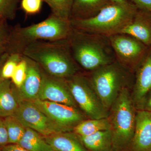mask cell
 <instances>
[{
    "instance_id": "6da1fadb",
    "label": "cell",
    "mask_w": 151,
    "mask_h": 151,
    "mask_svg": "<svg viewBox=\"0 0 151 151\" xmlns=\"http://www.w3.org/2000/svg\"><path fill=\"white\" fill-rule=\"evenodd\" d=\"M22 55L37 63L49 75L68 79L80 72L70 51L68 38L37 41L28 45Z\"/></svg>"
},
{
    "instance_id": "7a4b0ae2",
    "label": "cell",
    "mask_w": 151,
    "mask_h": 151,
    "mask_svg": "<svg viewBox=\"0 0 151 151\" xmlns=\"http://www.w3.org/2000/svg\"><path fill=\"white\" fill-rule=\"evenodd\" d=\"M68 40L76 62L87 72L116 60L108 37L81 32L73 28Z\"/></svg>"
},
{
    "instance_id": "3957f363",
    "label": "cell",
    "mask_w": 151,
    "mask_h": 151,
    "mask_svg": "<svg viewBox=\"0 0 151 151\" xmlns=\"http://www.w3.org/2000/svg\"><path fill=\"white\" fill-rule=\"evenodd\" d=\"M73 28L70 20L51 14L43 21L26 27L10 29L6 52L21 55L29 45L37 41H55L68 38Z\"/></svg>"
},
{
    "instance_id": "277c9868",
    "label": "cell",
    "mask_w": 151,
    "mask_h": 151,
    "mask_svg": "<svg viewBox=\"0 0 151 151\" xmlns=\"http://www.w3.org/2000/svg\"><path fill=\"white\" fill-rule=\"evenodd\" d=\"M138 9L131 1L125 4L111 3L93 17L73 19L70 22L76 30L109 37L122 32L132 21Z\"/></svg>"
},
{
    "instance_id": "5b68a950",
    "label": "cell",
    "mask_w": 151,
    "mask_h": 151,
    "mask_svg": "<svg viewBox=\"0 0 151 151\" xmlns=\"http://www.w3.org/2000/svg\"><path fill=\"white\" fill-rule=\"evenodd\" d=\"M130 88L120 93L109 110L108 118L112 136L113 151H128L136 127L137 111Z\"/></svg>"
},
{
    "instance_id": "8992f818",
    "label": "cell",
    "mask_w": 151,
    "mask_h": 151,
    "mask_svg": "<svg viewBox=\"0 0 151 151\" xmlns=\"http://www.w3.org/2000/svg\"><path fill=\"white\" fill-rule=\"evenodd\" d=\"M88 73L96 93L109 111L122 90L132 89L134 81V73L116 60Z\"/></svg>"
},
{
    "instance_id": "52a82bcc",
    "label": "cell",
    "mask_w": 151,
    "mask_h": 151,
    "mask_svg": "<svg viewBox=\"0 0 151 151\" xmlns=\"http://www.w3.org/2000/svg\"><path fill=\"white\" fill-rule=\"evenodd\" d=\"M66 80L76 103L88 119L108 118L109 111L103 105L87 74L80 72Z\"/></svg>"
},
{
    "instance_id": "ba28073f",
    "label": "cell",
    "mask_w": 151,
    "mask_h": 151,
    "mask_svg": "<svg viewBox=\"0 0 151 151\" xmlns=\"http://www.w3.org/2000/svg\"><path fill=\"white\" fill-rule=\"evenodd\" d=\"M116 60L134 73L150 47L129 35L119 33L109 37Z\"/></svg>"
},
{
    "instance_id": "9c48e42d",
    "label": "cell",
    "mask_w": 151,
    "mask_h": 151,
    "mask_svg": "<svg viewBox=\"0 0 151 151\" xmlns=\"http://www.w3.org/2000/svg\"><path fill=\"white\" fill-rule=\"evenodd\" d=\"M13 116L25 127L36 131L43 137L66 132L31 101H21L17 110Z\"/></svg>"
},
{
    "instance_id": "30bf717a",
    "label": "cell",
    "mask_w": 151,
    "mask_h": 151,
    "mask_svg": "<svg viewBox=\"0 0 151 151\" xmlns=\"http://www.w3.org/2000/svg\"><path fill=\"white\" fill-rule=\"evenodd\" d=\"M32 102L66 132H72L80 122L88 119L81 110L73 106L37 99Z\"/></svg>"
},
{
    "instance_id": "8fae6325",
    "label": "cell",
    "mask_w": 151,
    "mask_h": 151,
    "mask_svg": "<svg viewBox=\"0 0 151 151\" xmlns=\"http://www.w3.org/2000/svg\"><path fill=\"white\" fill-rule=\"evenodd\" d=\"M37 99L78 107L66 79L49 75L43 70L41 86Z\"/></svg>"
},
{
    "instance_id": "7c38bea8",
    "label": "cell",
    "mask_w": 151,
    "mask_h": 151,
    "mask_svg": "<svg viewBox=\"0 0 151 151\" xmlns=\"http://www.w3.org/2000/svg\"><path fill=\"white\" fill-rule=\"evenodd\" d=\"M151 89V47L134 72L131 96L137 110H141L143 100Z\"/></svg>"
},
{
    "instance_id": "4fadbf2b",
    "label": "cell",
    "mask_w": 151,
    "mask_h": 151,
    "mask_svg": "<svg viewBox=\"0 0 151 151\" xmlns=\"http://www.w3.org/2000/svg\"><path fill=\"white\" fill-rule=\"evenodd\" d=\"M24 57L27 64L25 79L21 87L18 88L15 86V88L21 101H32L37 99L42 81V70L37 63Z\"/></svg>"
},
{
    "instance_id": "5bb4252c",
    "label": "cell",
    "mask_w": 151,
    "mask_h": 151,
    "mask_svg": "<svg viewBox=\"0 0 151 151\" xmlns=\"http://www.w3.org/2000/svg\"><path fill=\"white\" fill-rule=\"evenodd\" d=\"M128 151H151V113L137 110L134 137Z\"/></svg>"
},
{
    "instance_id": "9a60e30c",
    "label": "cell",
    "mask_w": 151,
    "mask_h": 151,
    "mask_svg": "<svg viewBox=\"0 0 151 151\" xmlns=\"http://www.w3.org/2000/svg\"><path fill=\"white\" fill-rule=\"evenodd\" d=\"M120 33L129 35L151 47V13L138 9L132 21Z\"/></svg>"
},
{
    "instance_id": "2e32d148",
    "label": "cell",
    "mask_w": 151,
    "mask_h": 151,
    "mask_svg": "<svg viewBox=\"0 0 151 151\" xmlns=\"http://www.w3.org/2000/svg\"><path fill=\"white\" fill-rule=\"evenodd\" d=\"M53 150L59 151H89L73 132H61L43 137Z\"/></svg>"
},
{
    "instance_id": "e0dca14e",
    "label": "cell",
    "mask_w": 151,
    "mask_h": 151,
    "mask_svg": "<svg viewBox=\"0 0 151 151\" xmlns=\"http://www.w3.org/2000/svg\"><path fill=\"white\" fill-rule=\"evenodd\" d=\"M20 102L12 81L3 78L0 82V117L14 115Z\"/></svg>"
},
{
    "instance_id": "ac0fdd59",
    "label": "cell",
    "mask_w": 151,
    "mask_h": 151,
    "mask_svg": "<svg viewBox=\"0 0 151 151\" xmlns=\"http://www.w3.org/2000/svg\"><path fill=\"white\" fill-rule=\"evenodd\" d=\"M110 3L108 0H73L70 20L93 17Z\"/></svg>"
},
{
    "instance_id": "d6986e66",
    "label": "cell",
    "mask_w": 151,
    "mask_h": 151,
    "mask_svg": "<svg viewBox=\"0 0 151 151\" xmlns=\"http://www.w3.org/2000/svg\"><path fill=\"white\" fill-rule=\"evenodd\" d=\"M79 137L89 151H113V141L110 130L100 131L89 136Z\"/></svg>"
},
{
    "instance_id": "ffe728a7",
    "label": "cell",
    "mask_w": 151,
    "mask_h": 151,
    "mask_svg": "<svg viewBox=\"0 0 151 151\" xmlns=\"http://www.w3.org/2000/svg\"><path fill=\"white\" fill-rule=\"evenodd\" d=\"M17 144L29 151H51L53 150L39 133L27 127L23 136Z\"/></svg>"
},
{
    "instance_id": "44dd1931",
    "label": "cell",
    "mask_w": 151,
    "mask_h": 151,
    "mask_svg": "<svg viewBox=\"0 0 151 151\" xmlns=\"http://www.w3.org/2000/svg\"><path fill=\"white\" fill-rule=\"evenodd\" d=\"M110 122L108 118L101 119H87L80 122L74 127L73 131L81 137L89 136L100 131L110 130Z\"/></svg>"
},
{
    "instance_id": "7402d4cb",
    "label": "cell",
    "mask_w": 151,
    "mask_h": 151,
    "mask_svg": "<svg viewBox=\"0 0 151 151\" xmlns=\"http://www.w3.org/2000/svg\"><path fill=\"white\" fill-rule=\"evenodd\" d=\"M8 135L9 144H17L21 139L26 127L14 116H7L3 119Z\"/></svg>"
},
{
    "instance_id": "603a6c76",
    "label": "cell",
    "mask_w": 151,
    "mask_h": 151,
    "mask_svg": "<svg viewBox=\"0 0 151 151\" xmlns=\"http://www.w3.org/2000/svg\"><path fill=\"white\" fill-rule=\"evenodd\" d=\"M47 4L55 16L70 20L73 0H42Z\"/></svg>"
},
{
    "instance_id": "cb8c5ba5",
    "label": "cell",
    "mask_w": 151,
    "mask_h": 151,
    "mask_svg": "<svg viewBox=\"0 0 151 151\" xmlns=\"http://www.w3.org/2000/svg\"><path fill=\"white\" fill-rule=\"evenodd\" d=\"M18 0H0V22L13 20L16 17Z\"/></svg>"
},
{
    "instance_id": "d4e9b609",
    "label": "cell",
    "mask_w": 151,
    "mask_h": 151,
    "mask_svg": "<svg viewBox=\"0 0 151 151\" xmlns=\"http://www.w3.org/2000/svg\"><path fill=\"white\" fill-rule=\"evenodd\" d=\"M22 55L19 54H10L3 65L1 76L4 79H9L12 77L17 65L21 60Z\"/></svg>"
},
{
    "instance_id": "484cf974",
    "label": "cell",
    "mask_w": 151,
    "mask_h": 151,
    "mask_svg": "<svg viewBox=\"0 0 151 151\" xmlns=\"http://www.w3.org/2000/svg\"><path fill=\"white\" fill-rule=\"evenodd\" d=\"M27 64L23 56L22 55V59L16 68L15 70L12 77V82L17 88L22 86L26 76Z\"/></svg>"
},
{
    "instance_id": "4316f807",
    "label": "cell",
    "mask_w": 151,
    "mask_h": 151,
    "mask_svg": "<svg viewBox=\"0 0 151 151\" xmlns=\"http://www.w3.org/2000/svg\"><path fill=\"white\" fill-rule=\"evenodd\" d=\"M10 29L6 22H0V58L6 52Z\"/></svg>"
},
{
    "instance_id": "83f0119b",
    "label": "cell",
    "mask_w": 151,
    "mask_h": 151,
    "mask_svg": "<svg viewBox=\"0 0 151 151\" xmlns=\"http://www.w3.org/2000/svg\"><path fill=\"white\" fill-rule=\"evenodd\" d=\"M42 0H22V9L26 13H37L40 10Z\"/></svg>"
},
{
    "instance_id": "f1b7e54d",
    "label": "cell",
    "mask_w": 151,
    "mask_h": 151,
    "mask_svg": "<svg viewBox=\"0 0 151 151\" xmlns=\"http://www.w3.org/2000/svg\"><path fill=\"white\" fill-rule=\"evenodd\" d=\"M9 144L8 135L3 119L0 117V148Z\"/></svg>"
},
{
    "instance_id": "f546056e",
    "label": "cell",
    "mask_w": 151,
    "mask_h": 151,
    "mask_svg": "<svg viewBox=\"0 0 151 151\" xmlns=\"http://www.w3.org/2000/svg\"><path fill=\"white\" fill-rule=\"evenodd\" d=\"M131 1L138 9L151 13V0H131Z\"/></svg>"
},
{
    "instance_id": "4dcf8cb0",
    "label": "cell",
    "mask_w": 151,
    "mask_h": 151,
    "mask_svg": "<svg viewBox=\"0 0 151 151\" xmlns=\"http://www.w3.org/2000/svg\"><path fill=\"white\" fill-rule=\"evenodd\" d=\"M141 110L151 113V89L144 98Z\"/></svg>"
},
{
    "instance_id": "1f68e13d",
    "label": "cell",
    "mask_w": 151,
    "mask_h": 151,
    "mask_svg": "<svg viewBox=\"0 0 151 151\" xmlns=\"http://www.w3.org/2000/svg\"><path fill=\"white\" fill-rule=\"evenodd\" d=\"M1 149L2 151H29L18 144H8Z\"/></svg>"
},
{
    "instance_id": "d6a6232c",
    "label": "cell",
    "mask_w": 151,
    "mask_h": 151,
    "mask_svg": "<svg viewBox=\"0 0 151 151\" xmlns=\"http://www.w3.org/2000/svg\"><path fill=\"white\" fill-rule=\"evenodd\" d=\"M111 3L116 4H125L129 3L130 1L129 0H108Z\"/></svg>"
},
{
    "instance_id": "836d02e7",
    "label": "cell",
    "mask_w": 151,
    "mask_h": 151,
    "mask_svg": "<svg viewBox=\"0 0 151 151\" xmlns=\"http://www.w3.org/2000/svg\"><path fill=\"white\" fill-rule=\"evenodd\" d=\"M51 151H59L55 150H52Z\"/></svg>"
},
{
    "instance_id": "e575fe53",
    "label": "cell",
    "mask_w": 151,
    "mask_h": 151,
    "mask_svg": "<svg viewBox=\"0 0 151 151\" xmlns=\"http://www.w3.org/2000/svg\"><path fill=\"white\" fill-rule=\"evenodd\" d=\"M0 151H2V150L0 148Z\"/></svg>"
}]
</instances>
